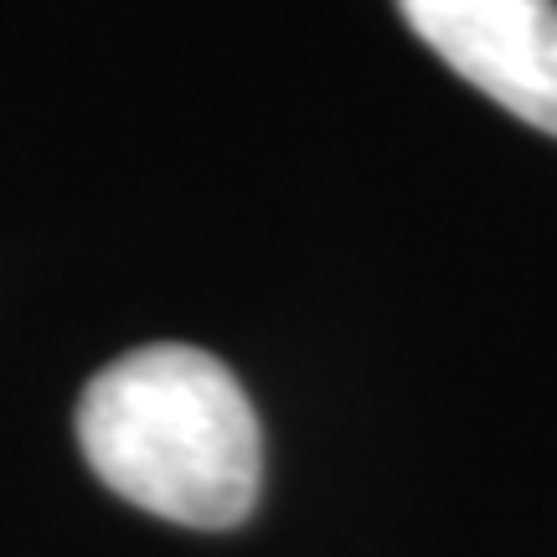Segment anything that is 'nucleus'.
<instances>
[{"instance_id":"nucleus-1","label":"nucleus","mask_w":557,"mask_h":557,"mask_svg":"<svg viewBox=\"0 0 557 557\" xmlns=\"http://www.w3.org/2000/svg\"><path fill=\"white\" fill-rule=\"evenodd\" d=\"M78 444L114 496L176 527L227 532L259 506V413L197 346L160 341L109 361L78 398Z\"/></svg>"},{"instance_id":"nucleus-2","label":"nucleus","mask_w":557,"mask_h":557,"mask_svg":"<svg viewBox=\"0 0 557 557\" xmlns=\"http://www.w3.org/2000/svg\"><path fill=\"white\" fill-rule=\"evenodd\" d=\"M398 11L470 88L557 139V0H398Z\"/></svg>"}]
</instances>
